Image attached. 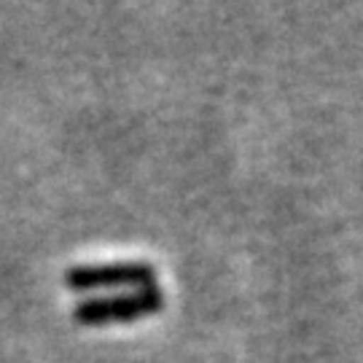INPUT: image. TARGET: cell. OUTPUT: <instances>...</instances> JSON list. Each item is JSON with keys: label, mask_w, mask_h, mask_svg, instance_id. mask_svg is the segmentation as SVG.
<instances>
[{"label": "cell", "mask_w": 363, "mask_h": 363, "mask_svg": "<svg viewBox=\"0 0 363 363\" xmlns=\"http://www.w3.org/2000/svg\"><path fill=\"white\" fill-rule=\"evenodd\" d=\"M162 310V291L154 286L140 288L138 294L121 298H108V301H89L76 312L78 320L84 323H105V320H132L140 315H151V312Z\"/></svg>", "instance_id": "6da1fadb"}, {"label": "cell", "mask_w": 363, "mask_h": 363, "mask_svg": "<svg viewBox=\"0 0 363 363\" xmlns=\"http://www.w3.org/2000/svg\"><path fill=\"white\" fill-rule=\"evenodd\" d=\"M154 272L143 264H116V267H91L76 269L67 274V286L91 288V286H140L148 288Z\"/></svg>", "instance_id": "7a4b0ae2"}]
</instances>
